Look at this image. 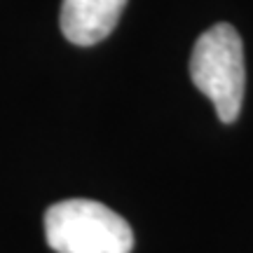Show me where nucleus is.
I'll use <instances>...</instances> for the list:
<instances>
[{
	"label": "nucleus",
	"mask_w": 253,
	"mask_h": 253,
	"mask_svg": "<svg viewBox=\"0 0 253 253\" xmlns=\"http://www.w3.org/2000/svg\"><path fill=\"white\" fill-rule=\"evenodd\" d=\"M45 239L56 253H129L134 232L125 218L94 199H63L45 211Z\"/></svg>",
	"instance_id": "obj_2"
},
{
	"label": "nucleus",
	"mask_w": 253,
	"mask_h": 253,
	"mask_svg": "<svg viewBox=\"0 0 253 253\" xmlns=\"http://www.w3.org/2000/svg\"><path fill=\"white\" fill-rule=\"evenodd\" d=\"M192 84L207 96L220 122H235L242 113L246 87L244 45L235 26L213 24L207 28L190 54Z\"/></svg>",
	"instance_id": "obj_1"
},
{
	"label": "nucleus",
	"mask_w": 253,
	"mask_h": 253,
	"mask_svg": "<svg viewBox=\"0 0 253 253\" xmlns=\"http://www.w3.org/2000/svg\"><path fill=\"white\" fill-rule=\"evenodd\" d=\"M126 0H63L59 26L78 47H91L115 31Z\"/></svg>",
	"instance_id": "obj_3"
}]
</instances>
